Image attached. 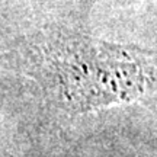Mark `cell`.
Returning a JSON list of instances; mask_svg holds the SVG:
<instances>
[{
  "label": "cell",
  "mask_w": 157,
  "mask_h": 157,
  "mask_svg": "<svg viewBox=\"0 0 157 157\" xmlns=\"http://www.w3.org/2000/svg\"><path fill=\"white\" fill-rule=\"evenodd\" d=\"M54 101L71 115L141 101L157 90V48L117 44L89 34H60L44 48Z\"/></svg>",
  "instance_id": "1"
}]
</instances>
